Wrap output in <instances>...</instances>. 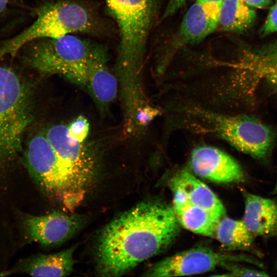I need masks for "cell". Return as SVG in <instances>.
Wrapping results in <instances>:
<instances>
[{
  "label": "cell",
  "instance_id": "cell-14",
  "mask_svg": "<svg viewBox=\"0 0 277 277\" xmlns=\"http://www.w3.org/2000/svg\"><path fill=\"white\" fill-rule=\"evenodd\" d=\"M72 247L50 254H39L22 261L7 274L21 272L33 276H65L72 271L75 263Z\"/></svg>",
  "mask_w": 277,
  "mask_h": 277
},
{
  "label": "cell",
  "instance_id": "cell-25",
  "mask_svg": "<svg viewBox=\"0 0 277 277\" xmlns=\"http://www.w3.org/2000/svg\"><path fill=\"white\" fill-rule=\"evenodd\" d=\"M249 7L263 8L268 6L271 0H243Z\"/></svg>",
  "mask_w": 277,
  "mask_h": 277
},
{
  "label": "cell",
  "instance_id": "cell-28",
  "mask_svg": "<svg viewBox=\"0 0 277 277\" xmlns=\"http://www.w3.org/2000/svg\"><path fill=\"white\" fill-rule=\"evenodd\" d=\"M274 191L275 193H277V180H276V185L275 186V189L274 190Z\"/></svg>",
  "mask_w": 277,
  "mask_h": 277
},
{
  "label": "cell",
  "instance_id": "cell-21",
  "mask_svg": "<svg viewBox=\"0 0 277 277\" xmlns=\"http://www.w3.org/2000/svg\"><path fill=\"white\" fill-rule=\"evenodd\" d=\"M209 20L216 26L218 24L223 0H197Z\"/></svg>",
  "mask_w": 277,
  "mask_h": 277
},
{
  "label": "cell",
  "instance_id": "cell-3",
  "mask_svg": "<svg viewBox=\"0 0 277 277\" xmlns=\"http://www.w3.org/2000/svg\"><path fill=\"white\" fill-rule=\"evenodd\" d=\"M25 163L42 191L71 212L82 203L93 187L61 160L45 133L30 139L25 152Z\"/></svg>",
  "mask_w": 277,
  "mask_h": 277
},
{
  "label": "cell",
  "instance_id": "cell-9",
  "mask_svg": "<svg viewBox=\"0 0 277 277\" xmlns=\"http://www.w3.org/2000/svg\"><path fill=\"white\" fill-rule=\"evenodd\" d=\"M45 134L61 160L94 185L99 172V161L95 152L84 142L71 137L65 125H53Z\"/></svg>",
  "mask_w": 277,
  "mask_h": 277
},
{
  "label": "cell",
  "instance_id": "cell-13",
  "mask_svg": "<svg viewBox=\"0 0 277 277\" xmlns=\"http://www.w3.org/2000/svg\"><path fill=\"white\" fill-rule=\"evenodd\" d=\"M172 190L182 192L192 204L210 212L219 219L225 216L222 202L207 185L187 170L176 174L170 182Z\"/></svg>",
  "mask_w": 277,
  "mask_h": 277
},
{
  "label": "cell",
  "instance_id": "cell-20",
  "mask_svg": "<svg viewBox=\"0 0 277 277\" xmlns=\"http://www.w3.org/2000/svg\"><path fill=\"white\" fill-rule=\"evenodd\" d=\"M220 267L228 271L227 276H267L264 271L252 269L236 264L235 262H224Z\"/></svg>",
  "mask_w": 277,
  "mask_h": 277
},
{
  "label": "cell",
  "instance_id": "cell-12",
  "mask_svg": "<svg viewBox=\"0 0 277 277\" xmlns=\"http://www.w3.org/2000/svg\"><path fill=\"white\" fill-rule=\"evenodd\" d=\"M245 209L242 221L253 235H277V202L246 191L243 192Z\"/></svg>",
  "mask_w": 277,
  "mask_h": 277
},
{
  "label": "cell",
  "instance_id": "cell-8",
  "mask_svg": "<svg viewBox=\"0 0 277 277\" xmlns=\"http://www.w3.org/2000/svg\"><path fill=\"white\" fill-rule=\"evenodd\" d=\"M226 261L259 264L245 255L221 253L208 247L198 246L164 258L152 265L143 275L162 277L202 273L214 270Z\"/></svg>",
  "mask_w": 277,
  "mask_h": 277
},
{
  "label": "cell",
  "instance_id": "cell-23",
  "mask_svg": "<svg viewBox=\"0 0 277 277\" xmlns=\"http://www.w3.org/2000/svg\"><path fill=\"white\" fill-rule=\"evenodd\" d=\"M277 31V2L270 9L261 30L263 35Z\"/></svg>",
  "mask_w": 277,
  "mask_h": 277
},
{
  "label": "cell",
  "instance_id": "cell-18",
  "mask_svg": "<svg viewBox=\"0 0 277 277\" xmlns=\"http://www.w3.org/2000/svg\"><path fill=\"white\" fill-rule=\"evenodd\" d=\"M255 16L243 0H223L218 24L227 31H243L250 27Z\"/></svg>",
  "mask_w": 277,
  "mask_h": 277
},
{
  "label": "cell",
  "instance_id": "cell-4",
  "mask_svg": "<svg viewBox=\"0 0 277 277\" xmlns=\"http://www.w3.org/2000/svg\"><path fill=\"white\" fill-rule=\"evenodd\" d=\"M32 119L28 85L12 69L0 66V169L22 152L23 136Z\"/></svg>",
  "mask_w": 277,
  "mask_h": 277
},
{
  "label": "cell",
  "instance_id": "cell-26",
  "mask_svg": "<svg viewBox=\"0 0 277 277\" xmlns=\"http://www.w3.org/2000/svg\"><path fill=\"white\" fill-rule=\"evenodd\" d=\"M264 78L277 90V69L271 70L267 73Z\"/></svg>",
  "mask_w": 277,
  "mask_h": 277
},
{
  "label": "cell",
  "instance_id": "cell-1",
  "mask_svg": "<svg viewBox=\"0 0 277 277\" xmlns=\"http://www.w3.org/2000/svg\"><path fill=\"white\" fill-rule=\"evenodd\" d=\"M180 224L172 206L157 199L143 201L107 224L97 243L96 258L103 276L123 275L166 250Z\"/></svg>",
  "mask_w": 277,
  "mask_h": 277
},
{
  "label": "cell",
  "instance_id": "cell-15",
  "mask_svg": "<svg viewBox=\"0 0 277 277\" xmlns=\"http://www.w3.org/2000/svg\"><path fill=\"white\" fill-rule=\"evenodd\" d=\"M173 193L172 207L180 225L195 233L214 237L220 219L190 203L182 192Z\"/></svg>",
  "mask_w": 277,
  "mask_h": 277
},
{
  "label": "cell",
  "instance_id": "cell-2",
  "mask_svg": "<svg viewBox=\"0 0 277 277\" xmlns=\"http://www.w3.org/2000/svg\"><path fill=\"white\" fill-rule=\"evenodd\" d=\"M119 30L116 70L121 90L140 88L142 68L152 22L153 0H106Z\"/></svg>",
  "mask_w": 277,
  "mask_h": 277
},
{
  "label": "cell",
  "instance_id": "cell-11",
  "mask_svg": "<svg viewBox=\"0 0 277 277\" xmlns=\"http://www.w3.org/2000/svg\"><path fill=\"white\" fill-rule=\"evenodd\" d=\"M190 167L196 175L220 183L243 182L244 172L240 164L223 151L210 146H201L192 152Z\"/></svg>",
  "mask_w": 277,
  "mask_h": 277
},
{
  "label": "cell",
  "instance_id": "cell-24",
  "mask_svg": "<svg viewBox=\"0 0 277 277\" xmlns=\"http://www.w3.org/2000/svg\"><path fill=\"white\" fill-rule=\"evenodd\" d=\"M186 0H169L164 14V18L176 12L185 3Z\"/></svg>",
  "mask_w": 277,
  "mask_h": 277
},
{
  "label": "cell",
  "instance_id": "cell-17",
  "mask_svg": "<svg viewBox=\"0 0 277 277\" xmlns=\"http://www.w3.org/2000/svg\"><path fill=\"white\" fill-rule=\"evenodd\" d=\"M253 236L242 220L226 216L219 221L214 236L227 249L245 251L252 250Z\"/></svg>",
  "mask_w": 277,
  "mask_h": 277
},
{
  "label": "cell",
  "instance_id": "cell-19",
  "mask_svg": "<svg viewBox=\"0 0 277 277\" xmlns=\"http://www.w3.org/2000/svg\"><path fill=\"white\" fill-rule=\"evenodd\" d=\"M69 136L80 142H85L89 131V124L87 118L80 115L72 121L68 126Z\"/></svg>",
  "mask_w": 277,
  "mask_h": 277
},
{
  "label": "cell",
  "instance_id": "cell-7",
  "mask_svg": "<svg viewBox=\"0 0 277 277\" xmlns=\"http://www.w3.org/2000/svg\"><path fill=\"white\" fill-rule=\"evenodd\" d=\"M204 116L212 131L238 150L258 159L269 154L274 134L258 118L247 115L228 116L207 113Z\"/></svg>",
  "mask_w": 277,
  "mask_h": 277
},
{
  "label": "cell",
  "instance_id": "cell-16",
  "mask_svg": "<svg viewBox=\"0 0 277 277\" xmlns=\"http://www.w3.org/2000/svg\"><path fill=\"white\" fill-rule=\"evenodd\" d=\"M216 27L196 1L184 17L178 32L179 41L183 44L197 43L214 31Z\"/></svg>",
  "mask_w": 277,
  "mask_h": 277
},
{
  "label": "cell",
  "instance_id": "cell-27",
  "mask_svg": "<svg viewBox=\"0 0 277 277\" xmlns=\"http://www.w3.org/2000/svg\"><path fill=\"white\" fill-rule=\"evenodd\" d=\"M8 3V0H0V14L4 11Z\"/></svg>",
  "mask_w": 277,
  "mask_h": 277
},
{
  "label": "cell",
  "instance_id": "cell-6",
  "mask_svg": "<svg viewBox=\"0 0 277 277\" xmlns=\"http://www.w3.org/2000/svg\"><path fill=\"white\" fill-rule=\"evenodd\" d=\"M32 42L25 54L26 63L42 74H58L69 80L103 52L87 41L70 34Z\"/></svg>",
  "mask_w": 277,
  "mask_h": 277
},
{
  "label": "cell",
  "instance_id": "cell-22",
  "mask_svg": "<svg viewBox=\"0 0 277 277\" xmlns=\"http://www.w3.org/2000/svg\"><path fill=\"white\" fill-rule=\"evenodd\" d=\"M159 111L148 105H144L136 112L133 125L134 127H144L147 125L158 114Z\"/></svg>",
  "mask_w": 277,
  "mask_h": 277
},
{
  "label": "cell",
  "instance_id": "cell-10",
  "mask_svg": "<svg viewBox=\"0 0 277 277\" xmlns=\"http://www.w3.org/2000/svg\"><path fill=\"white\" fill-rule=\"evenodd\" d=\"M84 223L77 214L53 212L48 214L27 215L23 221L28 240L44 246H54L69 239Z\"/></svg>",
  "mask_w": 277,
  "mask_h": 277
},
{
  "label": "cell",
  "instance_id": "cell-5",
  "mask_svg": "<svg viewBox=\"0 0 277 277\" xmlns=\"http://www.w3.org/2000/svg\"><path fill=\"white\" fill-rule=\"evenodd\" d=\"M94 23L89 11L78 3L62 1L46 5L39 9L36 20L29 27L0 48V58L15 55L22 48L36 39L90 32Z\"/></svg>",
  "mask_w": 277,
  "mask_h": 277
}]
</instances>
